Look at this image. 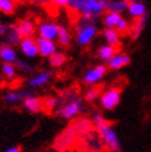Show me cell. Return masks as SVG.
I'll use <instances>...</instances> for the list:
<instances>
[{"mask_svg":"<svg viewBox=\"0 0 151 152\" xmlns=\"http://www.w3.org/2000/svg\"><path fill=\"white\" fill-rule=\"evenodd\" d=\"M47 59H48V64L52 68H59V67H62L66 63L67 57H66V55L63 52L57 51L56 53H54V55H52L51 57H48Z\"/></svg>","mask_w":151,"mask_h":152,"instance_id":"4316f807","label":"cell"},{"mask_svg":"<svg viewBox=\"0 0 151 152\" xmlns=\"http://www.w3.org/2000/svg\"><path fill=\"white\" fill-rule=\"evenodd\" d=\"M100 88H98L95 86L90 87L89 89H87V92L84 93V100L89 102V103H93L94 100L99 99V95H100Z\"/></svg>","mask_w":151,"mask_h":152,"instance_id":"f546056e","label":"cell"},{"mask_svg":"<svg viewBox=\"0 0 151 152\" xmlns=\"http://www.w3.org/2000/svg\"><path fill=\"white\" fill-rule=\"evenodd\" d=\"M57 106L55 109L56 116L63 120H76L84 110L83 98L76 92H66L57 98Z\"/></svg>","mask_w":151,"mask_h":152,"instance_id":"6da1fadb","label":"cell"},{"mask_svg":"<svg viewBox=\"0 0 151 152\" xmlns=\"http://www.w3.org/2000/svg\"><path fill=\"white\" fill-rule=\"evenodd\" d=\"M0 45H1V43H0Z\"/></svg>","mask_w":151,"mask_h":152,"instance_id":"f35d334b","label":"cell"},{"mask_svg":"<svg viewBox=\"0 0 151 152\" xmlns=\"http://www.w3.org/2000/svg\"><path fill=\"white\" fill-rule=\"evenodd\" d=\"M58 152H83L78 148H70V150H65V151H58Z\"/></svg>","mask_w":151,"mask_h":152,"instance_id":"d590c367","label":"cell"},{"mask_svg":"<svg viewBox=\"0 0 151 152\" xmlns=\"http://www.w3.org/2000/svg\"><path fill=\"white\" fill-rule=\"evenodd\" d=\"M78 147V150L83 152H104L107 148L104 141L102 140L99 134L97 132V130H93L92 132L86 135L84 137L79 139Z\"/></svg>","mask_w":151,"mask_h":152,"instance_id":"5b68a950","label":"cell"},{"mask_svg":"<svg viewBox=\"0 0 151 152\" xmlns=\"http://www.w3.org/2000/svg\"><path fill=\"white\" fill-rule=\"evenodd\" d=\"M0 72L6 79H14L18 74V68L15 64L11 63H3L1 68H0Z\"/></svg>","mask_w":151,"mask_h":152,"instance_id":"83f0119b","label":"cell"},{"mask_svg":"<svg viewBox=\"0 0 151 152\" xmlns=\"http://www.w3.org/2000/svg\"><path fill=\"white\" fill-rule=\"evenodd\" d=\"M105 14L103 0H83L82 9L79 11L81 18H84L93 22H97Z\"/></svg>","mask_w":151,"mask_h":152,"instance_id":"277c9868","label":"cell"},{"mask_svg":"<svg viewBox=\"0 0 151 152\" xmlns=\"http://www.w3.org/2000/svg\"><path fill=\"white\" fill-rule=\"evenodd\" d=\"M16 26L21 39H34V35L37 32L36 24L31 19H22L18 22Z\"/></svg>","mask_w":151,"mask_h":152,"instance_id":"5bb4252c","label":"cell"},{"mask_svg":"<svg viewBox=\"0 0 151 152\" xmlns=\"http://www.w3.org/2000/svg\"><path fill=\"white\" fill-rule=\"evenodd\" d=\"M98 32H99V28L97 26V22L81 18L79 21L77 22V26H76V34H74L76 42L81 47L89 46L97 37Z\"/></svg>","mask_w":151,"mask_h":152,"instance_id":"7a4b0ae2","label":"cell"},{"mask_svg":"<svg viewBox=\"0 0 151 152\" xmlns=\"http://www.w3.org/2000/svg\"><path fill=\"white\" fill-rule=\"evenodd\" d=\"M55 4L58 6H66L67 7L68 6V0H56Z\"/></svg>","mask_w":151,"mask_h":152,"instance_id":"e575fe53","label":"cell"},{"mask_svg":"<svg viewBox=\"0 0 151 152\" xmlns=\"http://www.w3.org/2000/svg\"><path fill=\"white\" fill-rule=\"evenodd\" d=\"M147 21H149V14H146L145 16H142L140 19L134 20V22L131 24V28H130V37L133 40H136L138 37L142 34L144 28L146 27Z\"/></svg>","mask_w":151,"mask_h":152,"instance_id":"603a6c76","label":"cell"},{"mask_svg":"<svg viewBox=\"0 0 151 152\" xmlns=\"http://www.w3.org/2000/svg\"><path fill=\"white\" fill-rule=\"evenodd\" d=\"M30 152H46V151H43V150H35V151H30Z\"/></svg>","mask_w":151,"mask_h":152,"instance_id":"8d00e7d4","label":"cell"},{"mask_svg":"<svg viewBox=\"0 0 151 152\" xmlns=\"http://www.w3.org/2000/svg\"><path fill=\"white\" fill-rule=\"evenodd\" d=\"M21 104H22V108H24L26 111L31 113V114H39L43 110L42 99L40 96H36V95L27 96Z\"/></svg>","mask_w":151,"mask_h":152,"instance_id":"ac0fdd59","label":"cell"},{"mask_svg":"<svg viewBox=\"0 0 151 152\" xmlns=\"http://www.w3.org/2000/svg\"><path fill=\"white\" fill-rule=\"evenodd\" d=\"M0 59L4 63L15 64V62L18 61V52L15 50V47L5 45V43L0 45Z\"/></svg>","mask_w":151,"mask_h":152,"instance_id":"44dd1931","label":"cell"},{"mask_svg":"<svg viewBox=\"0 0 151 152\" xmlns=\"http://www.w3.org/2000/svg\"><path fill=\"white\" fill-rule=\"evenodd\" d=\"M130 28H131V22L129 21V20H126V19H124L123 18V20L119 22V24L117 25V27H115V30L117 31L122 35V34H130Z\"/></svg>","mask_w":151,"mask_h":152,"instance_id":"d6a6232c","label":"cell"},{"mask_svg":"<svg viewBox=\"0 0 151 152\" xmlns=\"http://www.w3.org/2000/svg\"><path fill=\"white\" fill-rule=\"evenodd\" d=\"M105 12H115L122 15L124 11L128 10V0H103Z\"/></svg>","mask_w":151,"mask_h":152,"instance_id":"ffe728a7","label":"cell"},{"mask_svg":"<svg viewBox=\"0 0 151 152\" xmlns=\"http://www.w3.org/2000/svg\"><path fill=\"white\" fill-rule=\"evenodd\" d=\"M98 100H99V105L102 106V109L107 111L114 110L122 102V89L111 87L105 90H102Z\"/></svg>","mask_w":151,"mask_h":152,"instance_id":"8992f818","label":"cell"},{"mask_svg":"<svg viewBox=\"0 0 151 152\" xmlns=\"http://www.w3.org/2000/svg\"><path fill=\"white\" fill-rule=\"evenodd\" d=\"M37 43V48H39V56L43 58H48L51 57L54 53L57 52V43L56 41H51V40H43L37 37L36 39Z\"/></svg>","mask_w":151,"mask_h":152,"instance_id":"9a60e30c","label":"cell"},{"mask_svg":"<svg viewBox=\"0 0 151 152\" xmlns=\"http://www.w3.org/2000/svg\"><path fill=\"white\" fill-rule=\"evenodd\" d=\"M15 66H16L18 71H20L21 73H25V74H31L34 73V67L26 61H22V59H18L15 62Z\"/></svg>","mask_w":151,"mask_h":152,"instance_id":"4dcf8cb0","label":"cell"},{"mask_svg":"<svg viewBox=\"0 0 151 152\" xmlns=\"http://www.w3.org/2000/svg\"><path fill=\"white\" fill-rule=\"evenodd\" d=\"M68 126L72 129V131L76 134V136L78 137V140L82 139V137H84L86 135H88L89 132H92L93 130H95L92 120L88 119V118H78V119L73 120Z\"/></svg>","mask_w":151,"mask_h":152,"instance_id":"8fae6325","label":"cell"},{"mask_svg":"<svg viewBox=\"0 0 151 152\" xmlns=\"http://www.w3.org/2000/svg\"><path fill=\"white\" fill-rule=\"evenodd\" d=\"M107 72H108L107 64L99 63V64H97L92 68H89L88 71H86V73L83 74V77H82V82L87 86L93 87L105 77Z\"/></svg>","mask_w":151,"mask_h":152,"instance_id":"9c48e42d","label":"cell"},{"mask_svg":"<svg viewBox=\"0 0 151 152\" xmlns=\"http://www.w3.org/2000/svg\"><path fill=\"white\" fill-rule=\"evenodd\" d=\"M130 63H131L130 55H128L126 52L119 51L118 53L114 55V57H113L107 63V67H108V69H110V71H119V69H123V68L128 67Z\"/></svg>","mask_w":151,"mask_h":152,"instance_id":"7c38bea8","label":"cell"},{"mask_svg":"<svg viewBox=\"0 0 151 152\" xmlns=\"http://www.w3.org/2000/svg\"><path fill=\"white\" fill-rule=\"evenodd\" d=\"M20 52L26 58H35L39 56V48H37L36 39H22L19 43Z\"/></svg>","mask_w":151,"mask_h":152,"instance_id":"e0dca14e","label":"cell"},{"mask_svg":"<svg viewBox=\"0 0 151 152\" xmlns=\"http://www.w3.org/2000/svg\"><path fill=\"white\" fill-rule=\"evenodd\" d=\"M0 87H1V82H0Z\"/></svg>","mask_w":151,"mask_h":152,"instance_id":"74e56055","label":"cell"},{"mask_svg":"<svg viewBox=\"0 0 151 152\" xmlns=\"http://www.w3.org/2000/svg\"><path fill=\"white\" fill-rule=\"evenodd\" d=\"M77 143H78V137L72 131V129L70 126H67L62 132H59L55 137L54 142H52V148L56 152L65 151V150L73 148V146L77 145Z\"/></svg>","mask_w":151,"mask_h":152,"instance_id":"52a82bcc","label":"cell"},{"mask_svg":"<svg viewBox=\"0 0 151 152\" xmlns=\"http://www.w3.org/2000/svg\"><path fill=\"white\" fill-rule=\"evenodd\" d=\"M120 35L115 28H108L104 27L103 28V39L104 41L107 42V45H110V46L118 47L120 46Z\"/></svg>","mask_w":151,"mask_h":152,"instance_id":"cb8c5ba5","label":"cell"},{"mask_svg":"<svg viewBox=\"0 0 151 152\" xmlns=\"http://www.w3.org/2000/svg\"><path fill=\"white\" fill-rule=\"evenodd\" d=\"M59 26L56 21H42L37 26V35L40 39L43 40H51V41H56L57 35H58V30Z\"/></svg>","mask_w":151,"mask_h":152,"instance_id":"30bf717a","label":"cell"},{"mask_svg":"<svg viewBox=\"0 0 151 152\" xmlns=\"http://www.w3.org/2000/svg\"><path fill=\"white\" fill-rule=\"evenodd\" d=\"M30 95H34L31 90H10V92L5 93L4 102L6 104L12 105L16 103H22Z\"/></svg>","mask_w":151,"mask_h":152,"instance_id":"d6986e66","label":"cell"},{"mask_svg":"<svg viewBox=\"0 0 151 152\" xmlns=\"http://www.w3.org/2000/svg\"><path fill=\"white\" fill-rule=\"evenodd\" d=\"M95 130L104 141L105 147H107V150H109V152H122L123 150L122 142H120L118 132L111 121L107 120L100 126L95 127Z\"/></svg>","mask_w":151,"mask_h":152,"instance_id":"3957f363","label":"cell"},{"mask_svg":"<svg viewBox=\"0 0 151 152\" xmlns=\"http://www.w3.org/2000/svg\"><path fill=\"white\" fill-rule=\"evenodd\" d=\"M4 152H22V150H21L20 146H10V147H7Z\"/></svg>","mask_w":151,"mask_h":152,"instance_id":"836d02e7","label":"cell"},{"mask_svg":"<svg viewBox=\"0 0 151 152\" xmlns=\"http://www.w3.org/2000/svg\"><path fill=\"white\" fill-rule=\"evenodd\" d=\"M57 98L55 96H46L42 99V104H43V110L46 111H55L56 106H57Z\"/></svg>","mask_w":151,"mask_h":152,"instance_id":"1f68e13d","label":"cell"},{"mask_svg":"<svg viewBox=\"0 0 151 152\" xmlns=\"http://www.w3.org/2000/svg\"><path fill=\"white\" fill-rule=\"evenodd\" d=\"M21 36L18 31L16 24H1L0 22V43L16 46L21 42Z\"/></svg>","mask_w":151,"mask_h":152,"instance_id":"ba28073f","label":"cell"},{"mask_svg":"<svg viewBox=\"0 0 151 152\" xmlns=\"http://www.w3.org/2000/svg\"><path fill=\"white\" fill-rule=\"evenodd\" d=\"M16 9V4L12 0H0V12L5 15H11L14 14Z\"/></svg>","mask_w":151,"mask_h":152,"instance_id":"f1b7e54d","label":"cell"},{"mask_svg":"<svg viewBox=\"0 0 151 152\" xmlns=\"http://www.w3.org/2000/svg\"><path fill=\"white\" fill-rule=\"evenodd\" d=\"M52 73L51 71H41L36 74H32L27 80V86L30 88H42L45 86H47L50 80L52 79Z\"/></svg>","mask_w":151,"mask_h":152,"instance_id":"4fadbf2b","label":"cell"},{"mask_svg":"<svg viewBox=\"0 0 151 152\" xmlns=\"http://www.w3.org/2000/svg\"><path fill=\"white\" fill-rule=\"evenodd\" d=\"M126 12L129 14V16L133 19H140L142 16H145L147 14V5L144 1L140 0H130L128 4V10Z\"/></svg>","mask_w":151,"mask_h":152,"instance_id":"2e32d148","label":"cell"},{"mask_svg":"<svg viewBox=\"0 0 151 152\" xmlns=\"http://www.w3.org/2000/svg\"><path fill=\"white\" fill-rule=\"evenodd\" d=\"M123 20V15L115 14V12H105L102 18V22L104 27L108 28H115L117 25Z\"/></svg>","mask_w":151,"mask_h":152,"instance_id":"d4e9b609","label":"cell"},{"mask_svg":"<svg viewBox=\"0 0 151 152\" xmlns=\"http://www.w3.org/2000/svg\"><path fill=\"white\" fill-rule=\"evenodd\" d=\"M119 50L118 47H114V46H110V45H102V46L97 50V58L103 62L104 64L108 63L109 61L114 57L115 53H118Z\"/></svg>","mask_w":151,"mask_h":152,"instance_id":"7402d4cb","label":"cell"},{"mask_svg":"<svg viewBox=\"0 0 151 152\" xmlns=\"http://www.w3.org/2000/svg\"><path fill=\"white\" fill-rule=\"evenodd\" d=\"M56 41H57V43L59 45V46L68 47L71 45V42H72V34H71V31L66 26H59Z\"/></svg>","mask_w":151,"mask_h":152,"instance_id":"484cf974","label":"cell"}]
</instances>
